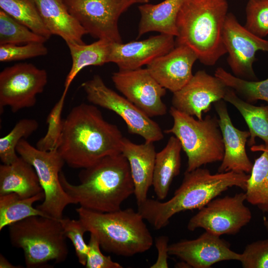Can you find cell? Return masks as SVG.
<instances>
[{
    "label": "cell",
    "mask_w": 268,
    "mask_h": 268,
    "mask_svg": "<svg viewBox=\"0 0 268 268\" xmlns=\"http://www.w3.org/2000/svg\"><path fill=\"white\" fill-rule=\"evenodd\" d=\"M47 81L46 70L32 64L18 63L5 67L0 73V111L4 107L13 113L33 107Z\"/></svg>",
    "instance_id": "cell-12"
},
{
    "label": "cell",
    "mask_w": 268,
    "mask_h": 268,
    "mask_svg": "<svg viewBox=\"0 0 268 268\" xmlns=\"http://www.w3.org/2000/svg\"><path fill=\"white\" fill-rule=\"evenodd\" d=\"M264 225L265 228L268 230V217L265 218L264 219Z\"/></svg>",
    "instance_id": "cell-42"
},
{
    "label": "cell",
    "mask_w": 268,
    "mask_h": 268,
    "mask_svg": "<svg viewBox=\"0 0 268 268\" xmlns=\"http://www.w3.org/2000/svg\"><path fill=\"white\" fill-rule=\"evenodd\" d=\"M59 220L65 237L70 239L74 248L79 263L85 266L88 251V244L83 239V235L87 232L85 228L79 219L63 217Z\"/></svg>",
    "instance_id": "cell-35"
},
{
    "label": "cell",
    "mask_w": 268,
    "mask_h": 268,
    "mask_svg": "<svg viewBox=\"0 0 268 268\" xmlns=\"http://www.w3.org/2000/svg\"><path fill=\"white\" fill-rule=\"evenodd\" d=\"M76 211L87 232L94 234L108 253L130 257L152 246L151 233L138 211L128 208L100 212L80 206Z\"/></svg>",
    "instance_id": "cell-5"
},
{
    "label": "cell",
    "mask_w": 268,
    "mask_h": 268,
    "mask_svg": "<svg viewBox=\"0 0 268 268\" xmlns=\"http://www.w3.org/2000/svg\"><path fill=\"white\" fill-rule=\"evenodd\" d=\"M124 137L118 127L106 121L96 106L81 103L64 119L57 150L68 166L83 169L121 153Z\"/></svg>",
    "instance_id": "cell-1"
},
{
    "label": "cell",
    "mask_w": 268,
    "mask_h": 268,
    "mask_svg": "<svg viewBox=\"0 0 268 268\" xmlns=\"http://www.w3.org/2000/svg\"><path fill=\"white\" fill-rule=\"evenodd\" d=\"M225 102L223 99L214 103L224 147V156L218 172L249 173L253 163L247 155L246 144L250 133L248 131H241L233 125Z\"/></svg>",
    "instance_id": "cell-19"
},
{
    "label": "cell",
    "mask_w": 268,
    "mask_h": 268,
    "mask_svg": "<svg viewBox=\"0 0 268 268\" xmlns=\"http://www.w3.org/2000/svg\"><path fill=\"white\" fill-rule=\"evenodd\" d=\"M68 11L87 34L98 39L123 43L118 28L120 16L132 5L149 0H63Z\"/></svg>",
    "instance_id": "cell-10"
},
{
    "label": "cell",
    "mask_w": 268,
    "mask_h": 268,
    "mask_svg": "<svg viewBox=\"0 0 268 268\" xmlns=\"http://www.w3.org/2000/svg\"><path fill=\"white\" fill-rule=\"evenodd\" d=\"M39 123L34 119L20 120L13 129L5 136L0 138V159L2 164H9L18 157L16 151L19 142L26 139L37 131Z\"/></svg>",
    "instance_id": "cell-31"
},
{
    "label": "cell",
    "mask_w": 268,
    "mask_h": 268,
    "mask_svg": "<svg viewBox=\"0 0 268 268\" xmlns=\"http://www.w3.org/2000/svg\"><path fill=\"white\" fill-rule=\"evenodd\" d=\"M227 88L219 78L200 70L182 88L173 93L172 107L201 120L212 103L223 99Z\"/></svg>",
    "instance_id": "cell-15"
},
{
    "label": "cell",
    "mask_w": 268,
    "mask_h": 268,
    "mask_svg": "<svg viewBox=\"0 0 268 268\" xmlns=\"http://www.w3.org/2000/svg\"><path fill=\"white\" fill-rule=\"evenodd\" d=\"M168 252L194 268H209L221 261H239L241 257V254L232 251L220 236L206 231L196 239L169 245Z\"/></svg>",
    "instance_id": "cell-16"
},
{
    "label": "cell",
    "mask_w": 268,
    "mask_h": 268,
    "mask_svg": "<svg viewBox=\"0 0 268 268\" xmlns=\"http://www.w3.org/2000/svg\"><path fill=\"white\" fill-rule=\"evenodd\" d=\"M47 39L0 10V45L43 43Z\"/></svg>",
    "instance_id": "cell-32"
},
{
    "label": "cell",
    "mask_w": 268,
    "mask_h": 268,
    "mask_svg": "<svg viewBox=\"0 0 268 268\" xmlns=\"http://www.w3.org/2000/svg\"><path fill=\"white\" fill-rule=\"evenodd\" d=\"M214 75L245 101L252 104L259 100L268 102V78L262 81L247 80L235 76L222 67L217 68Z\"/></svg>",
    "instance_id": "cell-30"
},
{
    "label": "cell",
    "mask_w": 268,
    "mask_h": 268,
    "mask_svg": "<svg viewBox=\"0 0 268 268\" xmlns=\"http://www.w3.org/2000/svg\"><path fill=\"white\" fill-rule=\"evenodd\" d=\"M168 241L169 238L166 236H160L155 239V247L157 251V258L156 262L151 268H167L168 264Z\"/></svg>",
    "instance_id": "cell-39"
},
{
    "label": "cell",
    "mask_w": 268,
    "mask_h": 268,
    "mask_svg": "<svg viewBox=\"0 0 268 268\" xmlns=\"http://www.w3.org/2000/svg\"><path fill=\"white\" fill-rule=\"evenodd\" d=\"M112 80L124 97L149 117L167 114V106L162 100L166 89L158 83L147 68L119 70L112 74Z\"/></svg>",
    "instance_id": "cell-14"
},
{
    "label": "cell",
    "mask_w": 268,
    "mask_h": 268,
    "mask_svg": "<svg viewBox=\"0 0 268 268\" xmlns=\"http://www.w3.org/2000/svg\"><path fill=\"white\" fill-rule=\"evenodd\" d=\"M66 95L62 94L48 115L47 132L36 144V147L40 150L52 151L58 148L63 131L64 119L62 114Z\"/></svg>",
    "instance_id": "cell-33"
},
{
    "label": "cell",
    "mask_w": 268,
    "mask_h": 268,
    "mask_svg": "<svg viewBox=\"0 0 268 268\" xmlns=\"http://www.w3.org/2000/svg\"><path fill=\"white\" fill-rule=\"evenodd\" d=\"M43 192L34 167L20 156L0 165V196L14 193L29 198Z\"/></svg>",
    "instance_id": "cell-23"
},
{
    "label": "cell",
    "mask_w": 268,
    "mask_h": 268,
    "mask_svg": "<svg viewBox=\"0 0 268 268\" xmlns=\"http://www.w3.org/2000/svg\"><path fill=\"white\" fill-rule=\"evenodd\" d=\"M239 261L244 268H268V238L247 245Z\"/></svg>",
    "instance_id": "cell-37"
},
{
    "label": "cell",
    "mask_w": 268,
    "mask_h": 268,
    "mask_svg": "<svg viewBox=\"0 0 268 268\" xmlns=\"http://www.w3.org/2000/svg\"><path fill=\"white\" fill-rule=\"evenodd\" d=\"M11 244L23 250L28 268L49 267V262L61 263L68 250L59 219L32 216L8 226Z\"/></svg>",
    "instance_id": "cell-6"
},
{
    "label": "cell",
    "mask_w": 268,
    "mask_h": 268,
    "mask_svg": "<svg viewBox=\"0 0 268 268\" xmlns=\"http://www.w3.org/2000/svg\"><path fill=\"white\" fill-rule=\"evenodd\" d=\"M249 177L245 173L233 171L213 174L201 167L186 171L181 185L170 199L161 202L147 198L137 205V211L144 220L159 230L166 226L176 214L199 210L230 188L237 187L245 191Z\"/></svg>",
    "instance_id": "cell-3"
},
{
    "label": "cell",
    "mask_w": 268,
    "mask_h": 268,
    "mask_svg": "<svg viewBox=\"0 0 268 268\" xmlns=\"http://www.w3.org/2000/svg\"><path fill=\"white\" fill-rule=\"evenodd\" d=\"M111 43L103 39H98L88 45L66 43L71 57L72 65L65 79L63 93L67 94L71 82L83 68L91 66H101L109 63Z\"/></svg>",
    "instance_id": "cell-25"
},
{
    "label": "cell",
    "mask_w": 268,
    "mask_h": 268,
    "mask_svg": "<svg viewBox=\"0 0 268 268\" xmlns=\"http://www.w3.org/2000/svg\"><path fill=\"white\" fill-rule=\"evenodd\" d=\"M48 49L43 43H31L23 46L17 45H0V61L8 62L45 56Z\"/></svg>",
    "instance_id": "cell-36"
},
{
    "label": "cell",
    "mask_w": 268,
    "mask_h": 268,
    "mask_svg": "<svg viewBox=\"0 0 268 268\" xmlns=\"http://www.w3.org/2000/svg\"><path fill=\"white\" fill-rule=\"evenodd\" d=\"M184 0H164L156 4L147 2L139 5L138 37L153 31L176 37L177 18Z\"/></svg>",
    "instance_id": "cell-22"
},
{
    "label": "cell",
    "mask_w": 268,
    "mask_h": 268,
    "mask_svg": "<svg viewBox=\"0 0 268 268\" xmlns=\"http://www.w3.org/2000/svg\"><path fill=\"white\" fill-rule=\"evenodd\" d=\"M227 0H185L178 13L176 45L190 48L206 66L226 54L222 31L227 15Z\"/></svg>",
    "instance_id": "cell-4"
},
{
    "label": "cell",
    "mask_w": 268,
    "mask_h": 268,
    "mask_svg": "<svg viewBox=\"0 0 268 268\" xmlns=\"http://www.w3.org/2000/svg\"><path fill=\"white\" fill-rule=\"evenodd\" d=\"M169 112L173 124L164 133L173 134L180 141L188 157L186 171L222 161L224 147L218 119L215 116L207 115L204 119H196L172 106Z\"/></svg>",
    "instance_id": "cell-7"
},
{
    "label": "cell",
    "mask_w": 268,
    "mask_h": 268,
    "mask_svg": "<svg viewBox=\"0 0 268 268\" xmlns=\"http://www.w3.org/2000/svg\"><path fill=\"white\" fill-rule=\"evenodd\" d=\"M197 60V55L190 48L177 45L155 59L146 68L160 85L174 93L191 79L193 66Z\"/></svg>",
    "instance_id": "cell-18"
},
{
    "label": "cell",
    "mask_w": 268,
    "mask_h": 268,
    "mask_svg": "<svg viewBox=\"0 0 268 268\" xmlns=\"http://www.w3.org/2000/svg\"><path fill=\"white\" fill-rule=\"evenodd\" d=\"M253 151L263 153L256 158L245 191L246 201L264 213H268V148L264 144L253 145Z\"/></svg>",
    "instance_id": "cell-27"
},
{
    "label": "cell",
    "mask_w": 268,
    "mask_h": 268,
    "mask_svg": "<svg viewBox=\"0 0 268 268\" xmlns=\"http://www.w3.org/2000/svg\"><path fill=\"white\" fill-rule=\"evenodd\" d=\"M42 192L34 196L22 198L11 193L0 196V231L5 227L32 216H47L33 204L44 200Z\"/></svg>",
    "instance_id": "cell-28"
},
{
    "label": "cell",
    "mask_w": 268,
    "mask_h": 268,
    "mask_svg": "<svg viewBox=\"0 0 268 268\" xmlns=\"http://www.w3.org/2000/svg\"><path fill=\"white\" fill-rule=\"evenodd\" d=\"M245 193L215 198L199 209L187 225L190 231L203 228L218 236L235 235L252 219L250 209L245 205Z\"/></svg>",
    "instance_id": "cell-11"
},
{
    "label": "cell",
    "mask_w": 268,
    "mask_h": 268,
    "mask_svg": "<svg viewBox=\"0 0 268 268\" xmlns=\"http://www.w3.org/2000/svg\"><path fill=\"white\" fill-rule=\"evenodd\" d=\"M16 151L19 156L30 164L38 176L45 198L36 208L47 216L58 219L73 200L63 189L60 174L65 162L57 150L42 151L25 138L18 143Z\"/></svg>",
    "instance_id": "cell-8"
},
{
    "label": "cell",
    "mask_w": 268,
    "mask_h": 268,
    "mask_svg": "<svg viewBox=\"0 0 268 268\" xmlns=\"http://www.w3.org/2000/svg\"><path fill=\"white\" fill-rule=\"evenodd\" d=\"M222 39L233 75L247 80H257L253 67L255 55L258 51L268 53V40L249 31L232 13H227Z\"/></svg>",
    "instance_id": "cell-13"
},
{
    "label": "cell",
    "mask_w": 268,
    "mask_h": 268,
    "mask_svg": "<svg viewBox=\"0 0 268 268\" xmlns=\"http://www.w3.org/2000/svg\"><path fill=\"white\" fill-rule=\"evenodd\" d=\"M0 7L34 33L47 40L51 37L34 0H0Z\"/></svg>",
    "instance_id": "cell-29"
},
{
    "label": "cell",
    "mask_w": 268,
    "mask_h": 268,
    "mask_svg": "<svg viewBox=\"0 0 268 268\" xmlns=\"http://www.w3.org/2000/svg\"><path fill=\"white\" fill-rule=\"evenodd\" d=\"M0 268H17L21 267H17L12 265L7 259L1 254L0 255Z\"/></svg>",
    "instance_id": "cell-40"
},
{
    "label": "cell",
    "mask_w": 268,
    "mask_h": 268,
    "mask_svg": "<svg viewBox=\"0 0 268 268\" xmlns=\"http://www.w3.org/2000/svg\"><path fill=\"white\" fill-rule=\"evenodd\" d=\"M245 11L244 26L260 37L268 35V0H249Z\"/></svg>",
    "instance_id": "cell-34"
},
{
    "label": "cell",
    "mask_w": 268,
    "mask_h": 268,
    "mask_svg": "<svg viewBox=\"0 0 268 268\" xmlns=\"http://www.w3.org/2000/svg\"><path fill=\"white\" fill-rule=\"evenodd\" d=\"M88 251L85 267L86 268H122L118 263L113 261L110 256L104 255L100 250V244L97 237L90 233L88 243Z\"/></svg>",
    "instance_id": "cell-38"
},
{
    "label": "cell",
    "mask_w": 268,
    "mask_h": 268,
    "mask_svg": "<svg viewBox=\"0 0 268 268\" xmlns=\"http://www.w3.org/2000/svg\"><path fill=\"white\" fill-rule=\"evenodd\" d=\"M175 37L163 34L127 43H112L109 63L116 64L120 70H134L148 65L176 46Z\"/></svg>",
    "instance_id": "cell-17"
},
{
    "label": "cell",
    "mask_w": 268,
    "mask_h": 268,
    "mask_svg": "<svg viewBox=\"0 0 268 268\" xmlns=\"http://www.w3.org/2000/svg\"><path fill=\"white\" fill-rule=\"evenodd\" d=\"M87 100L115 112L126 124L128 131L141 136L145 141L156 142L163 138L160 126L134 104L109 88L99 75L81 84Z\"/></svg>",
    "instance_id": "cell-9"
},
{
    "label": "cell",
    "mask_w": 268,
    "mask_h": 268,
    "mask_svg": "<svg viewBox=\"0 0 268 268\" xmlns=\"http://www.w3.org/2000/svg\"><path fill=\"white\" fill-rule=\"evenodd\" d=\"M62 186L74 204L92 211L119 210L134 193L129 164L122 153L106 156L78 174L79 184L73 185L61 171Z\"/></svg>",
    "instance_id": "cell-2"
},
{
    "label": "cell",
    "mask_w": 268,
    "mask_h": 268,
    "mask_svg": "<svg viewBox=\"0 0 268 268\" xmlns=\"http://www.w3.org/2000/svg\"><path fill=\"white\" fill-rule=\"evenodd\" d=\"M153 143L136 144L125 137L123 140L121 153L129 164L137 205L147 200L152 186L156 154Z\"/></svg>",
    "instance_id": "cell-20"
},
{
    "label": "cell",
    "mask_w": 268,
    "mask_h": 268,
    "mask_svg": "<svg viewBox=\"0 0 268 268\" xmlns=\"http://www.w3.org/2000/svg\"><path fill=\"white\" fill-rule=\"evenodd\" d=\"M223 100L233 105L245 120L250 133L248 145H254L256 137H258L265 142V147L268 148V105L255 106L240 98L228 87Z\"/></svg>",
    "instance_id": "cell-26"
},
{
    "label": "cell",
    "mask_w": 268,
    "mask_h": 268,
    "mask_svg": "<svg viewBox=\"0 0 268 268\" xmlns=\"http://www.w3.org/2000/svg\"><path fill=\"white\" fill-rule=\"evenodd\" d=\"M176 268H191L190 266L186 262L182 261V262L178 263L176 264Z\"/></svg>",
    "instance_id": "cell-41"
},
{
    "label": "cell",
    "mask_w": 268,
    "mask_h": 268,
    "mask_svg": "<svg viewBox=\"0 0 268 268\" xmlns=\"http://www.w3.org/2000/svg\"><path fill=\"white\" fill-rule=\"evenodd\" d=\"M181 144L178 139L171 136L165 146L156 153L152 186L157 198L165 199L173 179L180 173Z\"/></svg>",
    "instance_id": "cell-24"
},
{
    "label": "cell",
    "mask_w": 268,
    "mask_h": 268,
    "mask_svg": "<svg viewBox=\"0 0 268 268\" xmlns=\"http://www.w3.org/2000/svg\"><path fill=\"white\" fill-rule=\"evenodd\" d=\"M40 15L52 35L63 38L66 43L85 44L87 32L68 11L63 0H34Z\"/></svg>",
    "instance_id": "cell-21"
}]
</instances>
